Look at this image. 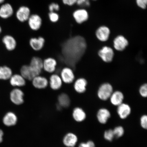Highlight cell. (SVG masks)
<instances>
[{
  "label": "cell",
  "mask_w": 147,
  "mask_h": 147,
  "mask_svg": "<svg viewBox=\"0 0 147 147\" xmlns=\"http://www.w3.org/2000/svg\"><path fill=\"white\" fill-rule=\"evenodd\" d=\"M14 9L12 5L9 3H5L0 7V17L6 19L12 16Z\"/></svg>",
  "instance_id": "obj_12"
},
{
  "label": "cell",
  "mask_w": 147,
  "mask_h": 147,
  "mask_svg": "<svg viewBox=\"0 0 147 147\" xmlns=\"http://www.w3.org/2000/svg\"><path fill=\"white\" fill-rule=\"evenodd\" d=\"M73 17L76 22L81 24L87 21L89 18V14L87 11L84 9H78L74 11Z\"/></svg>",
  "instance_id": "obj_9"
},
{
  "label": "cell",
  "mask_w": 147,
  "mask_h": 147,
  "mask_svg": "<svg viewBox=\"0 0 147 147\" xmlns=\"http://www.w3.org/2000/svg\"><path fill=\"white\" fill-rule=\"evenodd\" d=\"M93 1H96V0H93Z\"/></svg>",
  "instance_id": "obj_42"
},
{
  "label": "cell",
  "mask_w": 147,
  "mask_h": 147,
  "mask_svg": "<svg viewBox=\"0 0 147 147\" xmlns=\"http://www.w3.org/2000/svg\"><path fill=\"white\" fill-rule=\"evenodd\" d=\"M104 137L108 141H111L113 140L115 136L113 130L109 129L105 132Z\"/></svg>",
  "instance_id": "obj_31"
},
{
  "label": "cell",
  "mask_w": 147,
  "mask_h": 147,
  "mask_svg": "<svg viewBox=\"0 0 147 147\" xmlns=\"http://www.w3.org/2000/svg\"><path fill=\"white\" fill-rule=\"evenodd\" d=\"M87 84V81L84 78L78 79L74 83V89L77 92L82 93L84 92L86 90Z\"/></svg>",
  "instance_id": "obj_21"
},
{
  "label": "cell",
  "mask_w": 147,
  "mask_h": 147,
  "mask_svg": "<svg viewBox=\"0 0 147 147\" xmlns=\"http://www.w3.org/2000/svg\"><path fill=\"white\" fill-rule=\"evenodd\" d=\"M5 1V0H0V4L4 3Z\"/></svg>",
  "instance_id": "obj_40"
},
{
  "label": "cell",
  "mask_w": 147,
  "mask_h": 147,
  "mask_svg": "<svg viewBox=\"0 0 147 147\" xmlns=\"http://www.w3.org/2000/svg\"><path fill=\"white\" fill-rule=\"evenodd\" d=\"M78 138L74 134L71 133L67 134L64 138L63 142L66 146L74 147L78 142Z\"/></svg>",
  "instance_id": "obj_22"
},
{
  "label": "cell",
  "mask_w": 147,
  "mask_h": 147,
  "mask_svg": "<svg viewBox=\"0 0 147 147\" xmlns=\"http://www.w3.org/2000/svg\"><path fill=\"white\" fill-rule=\"evenodd\" d=\"M61 78L62 82L69 84L72 83L75 79V75L71 68L66 67L61 70L60 73Z\"/></svg>",
  "instance_id": "obj_7"
},
{
  "label": "cell",
  "mask_w": 147,
  "mask_h": 147,
  "mask_svg": "<svg viewBox=\"0 0 147 147\" xmlns=\"http://www.w3.org/2000/svg\"><path fill=\"white\" fill-rule=\"evenodd\" d=\"M17 119V117L14 113L12 112H9L3 117V121L5 125L11 126L16 124Z\"/></svg>",
  "instance_id": "obj_25"
},
{
  "label": "cell",
  "mask_w": 147,
  "mask_h": 147,
  "mask_svg": "<svg viewBox=\"0 0 147 147\" xmlns=\"http://www.w3.org/2000/svg\"><path fill=\"white\" fill-rule=\"evenodd\" d=\"M2 41L5 47L9 51L14 50L17 45V42L15 38L13 36L9 35L3 37Z\"/></svg>",
  "instance_id": "obj_17"
},
{
  "label": "cell",
  "mask_w": 147,
  "mask_h": 147,
  "mask_svg": "<svg viewBox=\"0 0 147 147\" xmlns=\"http://www.w3.org/2000/svg\"><path fill=\"white\" fill-rule=\"evenodd\" d=\"M128 45V40L123 36H117L113 41L114 47L117 51H123L127 47Z\"/></svg>",
  "instance_id": "obj_13"
},
{
  "label": "cell",
  "mask_w": 147,
  "mask_h": 147,
  "mask_svg": "<svg viewBox=\"0 0 147 147\" xmlns=\"http://www.w3.org/2000/svg\"><path fill=\"white\" fill-rule=\"evenodd\" d=\"M131 109L128 105L122 103L118 106L117 112L118 114L122 119H125L131 113Z\"/></svg>",
  "instance_id": "obj_20"
},
{
  "label": "cell",
  "mask_w": 147,
  "mask_h": 147,
  "mask_svg": "<svg viewBox=\"0 0 147 147\" xmlns=\"http://www.w3.org/2000/svg\"><path fill=\"white\" fill-rule=\"evenodd\" d=\"M58 105L61 108L68 107L70 104V98L67 94L65 93L61 94L59 95L58 98Z\"/></svg>",
  "instance_id": "obj_27"
},
{
  "label": "cell",
  "mask_w": 147,
  "mask_h": 147,
  "mask_svg": "<svg viewBox=\"0 0 147 147\" xmlns=\"http://www.w3.org/2000/svg\"><path fill=\"white\" fill-rule=\"evenodd\" d=\"M79 147H95V146L93 141H89L86 143H81Z\"/></svg>",
  "instance_id": "obj_37"
},
{
  "label": "cell",
  "mask_w": 147,
  "mask_h": 147,
  "mask_svg": "<svg viewBox=\"0 0 147 147\" xmlns=\"http://www.w3.org/2000/svg\"><path fill=\"white\" fill-rule=\"evenodd\" d=\"M32 84L34 88L37 89H44L47 88L49 84V82L45 77L38 75L32 80Z\"/></svg>",
  "instance_id": "obj_11"
},
{
  "label": "cell",
  "mask_w": 147,
  "mask_h": 147,
  "mask_svg": "<svg viewBox=\"0 0 147 147\" xmlns=\"http://www.w3.org/2000/svg\"><path fill=\"white\" fill-rule=\"evenodd\" d=\"M73 116L75 120L78 122H81L85 119L86 114L82 108L77 107L73 110Z\"/></svg>",
  "instance_id": "obj_26"
},
{
  "label": "cell",
  "mask_w": 147,
  "mask_h": 147,
  "mask_svg": "<svg viewBox=\"0 0 147 147\" xmlns=\"http://www.w3.org/2000/svg\"><path fill=\"white\" fill-rule=\"evenodd\" d=\"M56 60L53 58H46L43 61V69L49 73H53L56 70L57 65Z\"/></svg>",
  "instance_id": "obj_14"
},
{
  "label": "cell",
  "mask_w": 147,
  "mask_h": 147,
  "mask_svg": "<svg viewBox=\"0 0 147 147\" xmlns=\"http://www.w3.org/2000/svg\"><path fill=\"white\" fill-rule=\"evenodd\" d=\"M113 87L108 83L102 84L99 88L97 95L99 98L103 100H106L110 98L113 93Z\"/></svg>",
  "instance_id": "obj_2"
},
{
  "label": "cell",
  "mask_w": 147,
  "mask_h": 147,
  "mask_svg": "<svg viewBox=\"0 0 147 147\" xmlns=\"http://www.w3.org/2000/svg\"><path fill=\"white\" fill-rule=\"evenodd\" d=\"M98 55L104 61L109 63L113 60L114 53L111 47L105 46L99 51Z\"/></svg>",
  "instance_id": "obj_5"
},
{
  "label": "cell",
  "mask_w": 147,
  "mask_h": 147,
  "mask_svg": "<svg viewBox=\"0 0 147 147\" xmlns=\"http://www.w3.org/2000/svg\"><path fill=\"white\" fill-rule=\"evenodd\" d=\"M28 23L31 30L36 31L41 28L42 25V20L39 15L36 14H31L28 20Z\"/></svg>",
  "instance_id": "obj_3"
},
{
  "label": "cell",
  "mask_w": 147,
  "mask_h": 147,
  "mask_svg": "<svg viewBox=\"0 0 147 147\" xmlns=\"http://www.w3.org/2000/svg\"><path fill=\"white\" fill-rule=\"evenodd\" d=\"M139 93L141 96L146 97L147 95V85L146 84H143L140 88Z\"/></svg>",
  "instance_id": "obj_33"
},
{
  "label": "cell",
  "mask_w": 147,
  "mask_h": 147,
  "mask_svg": "<svg viewBox=\"0 0 147 147\" xmlns=\"http://www.w3.org/2000/svg\"><path fill=\"white\" fill-rule=\"evenodd\" d=\"M12 75V70L7 66L0 67V79L6 80L10 79Z\"/></svg>",
  "instance_id": "obj_28"
},
{
  "label": "cell",
  "mask_w": 147,
  "mask_h": 147,
  "mask_svg": "<svg viewBox=\"0 0 147 147\" xmlns=\"http://www.w3.org/2000/svg\"><path fill=\"white\" fill-rule=\"evenodd\" d=\"M45 43V40L43 37L31 38L29 41V45L35 51L41 50L43 48Z\"/></svg>",
  "instance_id": "obj_10"
},
{
  "label": "cell",
  "mask_w": 147,
  "mask_h": 147,
  "mask_svg": "<svg viewBox=\"0 0 147 147\" xmlns=\"http://www.w3.org/2000/svg\"><path fill=\"white\" fill-rule=\"evenodd\" d=\"M62 1L64 5L72 6L76 3L77 0H62Z\"/></svg>",
  "instance_id": "obj_38"
},
{
  "label": "cell",
  "mask_w": 147,
  "mask_h": 147,
  "mask_svg": "<svg viewBox=\"0 0 147 147\" xmlns=\"http://www.w3.org/2000/svg\"><path fill=\"white\" fill-rule=\"evenodd\" d=\"M10 80L11 85L13 87H22L26 84L25 79L21 74L12 75Z\"/></svg>",
  "instance_id": "obj_18"
},
{
  "label": "cell",
  "mask_w": 147,
  "mask_h": 147,
  "mask_svg": "<svg viewBox=\"0 0 147 147\" xmlns=\"http://www.w3.org/2000/svg\"><path fill=\"white\" fill-rule=\"evenodd\" d=\"M110 113L109 110L105 108H102L99 110L97 117L100 123L105 124L110 117Z\"/></svg>",
  "instance_id": "obj_24"
},
{
  "label": "cell",
  "mask_w": 147,
  "mask_h": 147,
  "mask_svg": "<svg viewBox=\"0 0 147 147\" xmlns=\"http://www.w3.org/2000/svg\"><path fill=\"white\" fill-rule=\"evenodd\" d=\"M3 132L1 129H0V143L3 141Z\"/></svg>",
  "instance_id": "obj_39"
},
{
  "label": "cell",
  "mask_w": 147,
  "mask_h": 147,
  "mask_svg": "<svg viewBox=\"0 0 147 147\" xmlns=\"http://www.w3.org/2000/svg\"><path fill=\"white\" fill-rule=\"evenodd\" d=\"M136 3L138 6L143 9L146 8L147 0H136Z\"/></svg>",
  "instance_id": "obj_35"
},
{
  "label": "cell",
  "mask_w": 147,
  "mask_h": 147,
  "mask_svg": "<svg viewBox=\"0 0 147 147\" xmlns=\"http://www.w3.org/2000/svg\"><path fill=\"white\" fill-rule=\"evenodd\" d=\"M140 123L142 127L146 129L147 128V117L146 115H143L141 117Z\"/></svg>",
  "instance_id": "obj_36"
},
{
  "label": "cell",
  "mask_w": 147,
  "mask_h": 147,
  "mask_svg": "<svg viewBox=\"0 0 147 147\" xmlns=\"http://www.w3.org/2000/svg\"><path fill=\"white\" fill-rule=\"evenodd\" d=\"M110 33V29L108 27L102 26L97 29L96 32V36L100 41L105 42L109 38Z\"/></svg>",
  "instance_id": "obj_15"
},
{
  "label": "cell",
  "mask_w": 147,
  "mask_h": 147,
  "mask_svg": "<svg viewBox=\"0 0 147 147\" xmlns=\"http://www.w3.org/2000/svg\"><path fill=\"white\" fill-rule=\"evenodd\" d=\"M49 82L51 88L54 90H59L61 87L63 83L60 76L57 74L51 75Z\"/></svg>",
  "instance_id": "obj_16"
},
{
  "label": "cell",
  "mask_w": 147,
  "mask_h": 147,
  "mask_svg": "<svg viewBox=\"0 0 147 147\" xmlns=\"http://www.w3.org/2000/svg\"><path fill=\"white\" fill-rule=\"evenodd\" d=\"M2 32V28L1 26H0V34H1V33Z\"/></svg>",
  "instance_id": "obj_41"
},
{
  "label": "cell",
  "mask_w": 147,
  "mask_h": 147,
  "mask_svg": "<svg viewBox=\"0 0 147 147\" xmlns=\"http://www.w3.org/2000/svg\"><path fill=\"white\" fill-rule=\"evenodd\" d=\"M110 98V102L113 105L118 106L122 103L124 96L121 92L116 91L112 94Z\"/></svg>",
  "instance_id": "obj_23"
},
{
  "label": "cell",
  "mask_w": 147,
  "mask_h": 147,
  "mask_svg": "<svg viewBox=\"0 0 147 147\" xmlns=\"http://www.w3.org/2000/svg\"><path fill=\"white\" fill-rule=\"evenodd\" d=\"M31 15L30 9L25 5L20 7L16 11V18L22 23L27 21Z\"/></svg>",
  "instance_id": "obj_4"
},
{
  "label": "cell",
  "mask_w": 147,
  "mask_h": 147,
  "mask_svg": "<svg viewBox=\"0 0 147 147\" xmlns=\"http://www.w3.org/2000/svg\"><path fill=\"white\" fill-rule=\"evenodd\" d=\"M87 47L85 38L82 36H75L66 40L62 49L64 62L73 68L84 55Z\"/></svg>",
  "instance_id": "obj_1"
},
{
  "label": "cell",
  "mask_w": 147,
  "mask_h": 147,
  "mask_svg": "<svg viewBox=\"0 0 147 147\" xmlns=\"http://www.w3.org/2000/svg\"><path fill=\"white\" fill-rule=\"evenodd\" d=\"M48 8L50 12H57L59 10L60 7L58 3H52L49 5Z\"/></svg>",
  "instance_id": "obj_32"
},
{
  "label": "cell",
  "mask_w": 147,
  "mask_h": 147,
  "mask_svg": "<svg viewBox=\"0 0 147 147\" xmlns=\"http://www.w3.org/2000/svg\"><path fill=\"white\" fill-rule=\"evenodd\" d=\"M24 94L23 92L19 88H15L11 91L10 98L13 104L20 105L23 103L24 96Z\"/></svg>",
  "instance_id": "obj_6"
},
{
  "label": "cell",
  "mask_w": 147,
  "mask_h": 147,
  "mask_svg": "<svg viewBox=\"0 0 147 147\" xmlns=\"http://www.w3.org/2000/svg\"><path fill=\"white\" fill-rule=\"evenodd\" d=\"M20 74L26 80H32L36 76L29 65H23L20 69Z\"/></svg>",
  "instance_id": "obj_19"
},
{
  "label": "cell",
  "mask_w": 147,
  "mask_h": 147,
  "mask_svg": "<svg viewBox=\"0 0 147 147\" xmlns=\"http://www.w3.org/2000/svg\"><path fill=\"white\" fill-rule=\"evenodd\" d=\"M113 130L115 137L117 138L122 136L124 134V129L122 126L117 127Z\"/></svg>",
  "instance_id": "obj_30"
},
{
  "label": "cell",
  "mask_w": 147,
  "mask_h": 147,
  "mask_svg": "<svg viewBox=\"0 0 147 147\" xmlns=\"http://www.w3.org/2000/svg\"><path fill=\"white\" fill-rule=\"evenodd\" d=\"M29 65L36 76H38L43 69V61L38 57H33Z\"/></svg>",
  "instance_id": "obj_8"
},
{
  "label": "cell",
  "mask_w": 147,
  "mask_h": 147,
  "mask_svg": "<svg viewBox=\"0 0 147 147\" xmlns=\"http://www.w3.org/2000/svg\"><path fill=\"white\" fill-rule=\"evenodd\" d=\"M76 3L79 6L82 7H88L90 5L89 0H77Z\"/></svg>",
  "instance_id": "obj_34"
},
{
  "label": "cell",
  "mask_w": 147,
  "mask_h": 147,
  "mask_svg": "<svg viewBox=\"0 0 147 147\" xmlns=\"http://www.w3.org/2000/svg\"><path fill=\"white\" fill-rule=\"evenodd\" d=\"M49 19L51 22H57L59 20V15L57 12H49L48 14Z\"/></svg>",
  "instance_id": "obj_29"
}]
</instances>
